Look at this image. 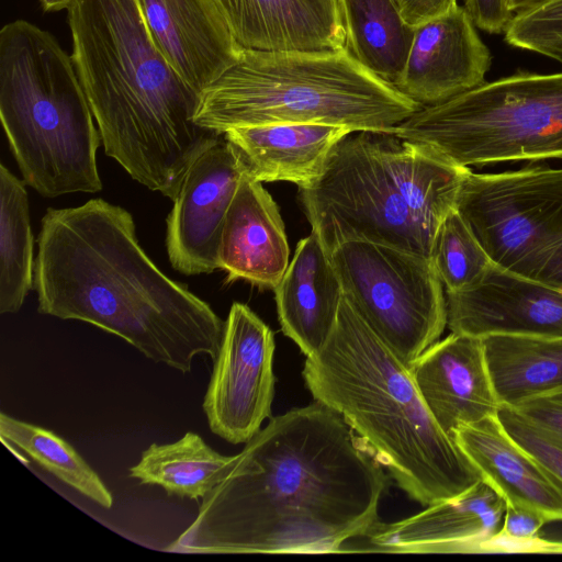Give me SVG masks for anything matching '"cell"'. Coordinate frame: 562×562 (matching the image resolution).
<instances>
[{"label":"cell","instance_id":"6da1fadb","mask_svg":"<svg viewBox=\"0 0 562 562\" xmlns=\"http://www.w3.org/2000/svg\"><path fill=\"white\" fill-rule=\"evenodd\" d=\"M389 477L344 418L315 401L270 417L233 456L167 551L328 553L367 537Z\"/></svg>","mask_w":562,"mask_h":562},{"label":"cell","instance_id":"7a4b0ae2","mask_svg":"<svg viewBox=\"0 0 562 562\" xmlns=\"http://www.w3.org/2000/svg\"><path fill=\"white\" fill-rule=\"evenodd\" d=\"M37 244L41 314L91 324L182 373L215 359L225 322L153 262L127 210L102 199L48 209Z\"/></svg>","mask_w":562,"mask_h":562},{"label":"cell","instance_id":"3957f363","mask_svg":"<svg viewBox=\"0 0 562 562\" xmlns=\"http://www.w3.org/2000/svg\"><path fill=\"white\" fill-rule=\"evenodd\" d=\"M67 12L105 155L173 201L191 164L220 139L194 122L201 94L156 47L136 0H71Z\"/></svg>","mask_w":562,"mask_h":562},{"label":"cell","instance_id":"277c9868","mask_svg":"<svg viewBox=\"0 0 562 562\" xmlns=\"http://www.w3.org/2000/svg\"><path fill=\"white\" fill-rule=\"evenodd\" d=\"M302 374L314 401L344 418L413 501L428 506L482 480L430 414L409 364L345 296L331 334L306 357Z\"/></svg>","mask_w":562,"mask_h":562},{"label":"cell","instance_id":"5b68a950","mask_svg":"<svg viewBox=\"0 0 562 562\" xmlns=\"http://www.w3.org/2000/svg\"><path fill=\"white\" fill-rule=\"evenodd\" d=\"M470 168L389 132H352L300 189L306 217L328 252L349 240L431 258L440 224Z\"/></svg>","mask_w":562,"mask_h":562},{"label":"cell","instance_id":"8992f818","mask_svg":"<svg viewBox=\"0 0 562 562\" xmlns=\"http://www.w3.org/2000/svg\"><path fill=\"white\" fill-rule=\"evenodd\" d=\"M422 106L366 69L345 48H243L202 93L194 122L223 135L235 127L318 123L392 133Z\"/></svg>","mask_w":562,"mask_h":562},{"label":"cell","instance_id":"52a82bcc","mask_svg":"<svg viewBox=\"0 0 562 562\" xmlns=\"http://www.w3.org/2000/svg\"><path fill=\"white\" fill-rule=\"evenodd\" d=\"M0 117L23 181L41 195L102 189V140L74 59L25 20L0 31Z\"/></svg>","mask_w":562,"mask_h":562},{"label":"cell","instance_id":"ba28073f","mask_svg":"<svg viewBox=\"0 0 562 562\" xmlns=\"http://www.w3.org/2000/svg\"><path fill=\"white\" fill-rule=\"evenodd\" d=\"M392 133L464 168L562 159V71L484 81L420 108Z\"/></svg>","mask_w":562,"mask_h":562},{"label":"cell","instance_id":"9c48e42d","mask_svg":"<svg viewBox=\"0 0 562 562\" xmlns=\"http://www.w3.org/2000/svg\"><path fill=\"white\" fill-rule=\"evenodd\" d=\"M456 210L494 265L562 291V168L470 169Z\"/></svg>","mask_w":562,"mask_h":562},{"label":"cell","instance_id":"30bf717a","mask_svg":"<svg viewBox=\"0 0 562 562\" xmlns=\"http://www.w3.org/2000/svg\"><path fill=\"white\" fill-rule=\"evenodd\" d=\"M329 255L344 296L406 363L439 340L446 294L429 258L364 240L341 243Z\"/></svg>","mask_w":562,"mask_h":562},{"label":"cell","instance_id":"8fae6325","mask_svg":"<svg viewBox=\"0 0 562 562\" xmlns=\"http://www.w3.org/2000/svg\"><path fill=\"white\" fill-rule=\"evenodd\" d=\"M274 336L247 305L232 304L203 398L213 434L246 443L271 417Z\"/></svg>","mask_w":562,"mask_h":562},{"label":"cell","instance_id":"7c38bea8","mask_svg":"<svg viewBox=\"0 0 562 562\" xmlns=\"http://www.w3.org/2000/svg\"><path fill=\"white\" fill-rule=\"evenodd\" d=\"M246 173L224 137L191 164L167 218L166 247L175 270L196 276L218 269L225 217Z\"/></svg>","mask_w":562,"mask_h":562},{"label":"cell","instance_id":"4fadbf2b","mask_svg":"<svg viewBox=\"0 0 562 562\" xmlns=\"http://www.w3.org/2000/svg\"><path fill=\"white\" fill-rule=\"evenodd\" d=\"M451 333L487 336H562V291L492 265L475 285L446 292Z\"/></svg>","mask_w":562,"mask_h":562},{"label":"cell","instance_id":"5bb4252c","mask_svg":"<svg viewBox=\"0 0 562 562\" xmlns=\"http://www.w3.org/2000/svg\"><path fill=\"white\" fill-rule=\"evenodd\" d=\"M476 29L459 4L416 26L407 60L394 87L423 108L483 83L492 54Z\"/></svg>","mask_w":562,"mask_h":562},{"label":"cell","instance_id":"9a60e30c","mask_svg":"<svg viewBox=\"0 0 562 562\" xmlns=\"http://www.w3.org/2000/svg\"><path fill=\"white\" fill-rule=\"evenodd\" d=\"M167 61L200 94L239 58L243 46L215 0H136Z\"/></svg>","mask_w":562,"mask_h":562},{"label":"cell","instance_id":"2e32d148","mask_svg":"<svg viewBox=\"0 0 562 562\" xmlns=\"http://www.w3.org/2000/svg\"><path fill=\"white\" fill-rule=\"evenodd\" d=\"M409 367L427 408L450 437L459 426L498 415L502 408L482 338L451 333Z\"/></svg>","mask_w":562,"mask_h":562},{"label":"cell","instance_id":"e0dca14e","mask_svg":"<svg viewBox=\"0 0 562 562\" xmlns=\"http://www.w3.org/2000/svg\"><path fill=\"white\" fill-rule=\"evenodd\" d=\"M505 499L484 480L462 494L394 522L379 521L367 536L375 550L480 553L501 528Z\"/></svg>","mask_w":562,"mask_h":562},{"label":"cell","instance_id":"ac0fdd59","mask_svg":"<svg viewBox=\"0 0 562 562\" xmlns=\"http://www.w3.org/2000/svg\"><path fill=\"white\" fill-rule=\"evenodd\" d=\"M452 438L506 505L562 521V482L513 438L498 415L461 425Z\"/></svg>","mask_w":562,"mask_h":562},{"label":"cell","instance_id":"d6986e66","mask_svg":"<svg viewBox=\"0 0 562 562\" xmlns=\"http://www.w3.org/2000/svg\"><path fill=\"white\" fill-rule=\"evenodd\" d=\"M289 244L279 209L261 182L246 173L227 211L218 269L226 282L247 281L273 289L289 266Z\"/></svg>","mask_w":562,"mask_h":562},{"label":"cell","instance_id":"ffe728a7","mask_svg":"<svg viewBox=\"0 0 562 562\" xmlns=\"http://www.w3.org/2000/svg\"><path fill=\"white\" fill-rule=\"evenodd\" d=\"M245 48L333 50L345 47L337 0H215Z\"/></svg>","mask_w":562,"mask_h":562},{"label":"cell","instance_id":"44dd1931","mask_svg":"<svg viewBox=\"0 0 562 562\" xmlns=\"http://www.w3.org/2000/svg\"><path fill=\"white\" fill-rule=\"evenodd\" d=\"M274 293L283 334L306 357L317 352L335 327L344 292L330 255L314 231L297 243Z\"/></svg>","mask_w":562,"mask_h":562},{"label":"cell","instance_id":"7402d4cb","mask_svg":"<svg viewBox=\"0 0 562 562\" xmlns=\"http://www.w3.org/2000/svg\"><path fill=\"white\" fill-rule=\"evenodd\" d=\"M350 133L328 124L274 123L231 128L223 136L251 179L286 181L303 189L319 177L335 146Z\"/></svg>","mask_w":562,"mask_h":562},{"label":"cell","instance_id":"603a6c76","mask_svg":"<svg viewBox=\"0 0 562 562\" xmlns=\"http://www.w3.org/2000/svg\"><path fill=\"white\" fill-rule=\"evenodd\" d=\"M482 340L502 407L516 408L562 392V336H487Z\"/></svg>","mask_w":562,"mask_h":562},{"label":"cell","instance_id":"cb8c5ba5","mask_svg":"<svg viewBox=\"0 0 562 562\" xmlns=\"http://www.w3.org/2000/svg\"><path fill=\"white\" fill-rule=\"evenodd\" d=\"M345 48L366 69L394 87L408 57L415 27L394 0H337Z\"/></svg>","mask_w":562,"mask_h":562},{"label":"cell","instance_id":"d4e9b609","mask_svg":"<svg viewBox=\"0 0 562 562\" xmlns=\"http://www.w3.org/2000/svg\"><path fill=\"white\" fill-rule=\"evenodd\" d=\"M232 457L188 431L175 442L150 445L130 468V476L144 485L161 486L168 495L199 499L221 482Z\"/></svg>","mask_w":562,"mask_h":562},{"label":"cell","instance_id":"484cf974","mask_svg":"<svg viewBox=\"0 0 562 562\" xmlns=\"http://www.w3.org/2000/svg\"><path fill=\"white\" fill-rule=\"evenodd\" d=\"M34 237L25 182L0 164V313H16L34 286Z\"/></svg>","mask_w":562,"mask_h":562},{"label":"cell","instance_id":"4316f807","mask_svg":"<svg viewBox=\"0 0 562 562\" xmlns=\"http://www.w3.org/2000/svg\"><path fill=\"white\" fill-rule=\"evenodd\" d=\"M0 436L66 485L101 507H112L113 496L98 473L70 443L54 431L2 412Z\"/></svg>","mask_w":562,"mask_h":562},{"label":"cell","instance_id":"83f0119b","mask_svg":"<svg viewBox=\"0 0 562 562\" xmlns=\"http://www.w3.org/2000/svg\"><path fill=\"white\" fill-rule=\"evenodd\" d=\"M430 260L446 292L475 285L493 265L456 207L447 214L438 228Z\"/></svg>","mask_w":562,"mask_h":562},{"label":"cell","instance_id":"f1b7e54d","mask_svg":"<svg viewBox=\"0 0 562 562\" xmlns=\"http://www.w3.org/2000/svg\"><path fill=\"white\" fill-rule=\"evenodd\" d=\"M504 35L513 47L562 60V0L515 13Z\"/></svg>","mask_w":562,"mask_h":562},{"label":"cell","instance_id":"f546056e","mask_svg":"<svg viewBox=\"0 0 562 562\" xmlns=\"http://www.w3.org/2000/svg\"><path fill=\"white\" fill-rule=\"evenodd\" d=\"M547 518L528 508L506 505L499 530L482 548V552H539V530Z\"/></svg>","mask_w":562,"mask_h":562},{"label":"cell","instance_id":"4dcf8cb0","mask_svg":"<svg viewBox=\"0 0 562 562\" xmlns=\"http://www.w3.org/2000/svg\"><path fill=\"white\" fill-rule=\"evenodd\" d=\"M498 417L513 438L562 482V447L514 408L502 407Z\"/></svg>","mask_w":562,"mask_h":562},{"label":"cell","instance_id":"1f68e13d","mask_svg":"<svg viewBox=\"0 0 562 562\" xmlns=\"http://www.w3.org/2000/svg\"><path fill=\"white\" fill-rule=\"evenodd\" d=\"M514 409L562 447V392L533 398Z\"/></svg>","mask_w":562,"mask_h":562},{"label":"cell","instance_id":"d6a6232c","mask_svg":"<svg viewBox=\"0 0 562 562\" xmlns=\"http://www.w3.org/2000/svg\"><path fill=\"white\" fill-rule=\"evenodd\" d=\"M463 7L475 26L491 34L505 33L515 14L507 0H464Z\"/></svg>","mask_w":562,"mask_h":562},{"label":"cell","instance_id":"836d02e7","mask_svg":"<svg viewBox=\"0 0 562 562\" xmlns=\"http://www.w3.org/2000/svg\"><path fill=\"white\" fill-rule=\"evenodd\" d=\"M404 20L416 27L454 8L457 0H394Z\"/></svg>","mask_w":562,"mask_h":562},{"label":"cell","instance_id":"e575fe53","mask_svg":"<svg viewBox=\"0 0 562 562\" xmlns=\"http://www.w3.org/2000/svg\"><path fill=\"white\" fill-rule=\"evenodd\" d=\"M548 0H507L508 7L513 13L527 11Z\"/></svg>","mask_w":562,"mask_h":562},{"label":"cell","instance_id":"d590c367","mask_svg":"<svg viewBox=\"0 0 562 562\" xmlns=\"http://www.w3.org/2000/svg\"><path fill=\"white\" fill-rule=\"evenodd\" d=\"M71 0H41L42 7L45 11H59L69 7Z\"/></svg>","mask_w":562,"mask_h":562}]
</instances>
